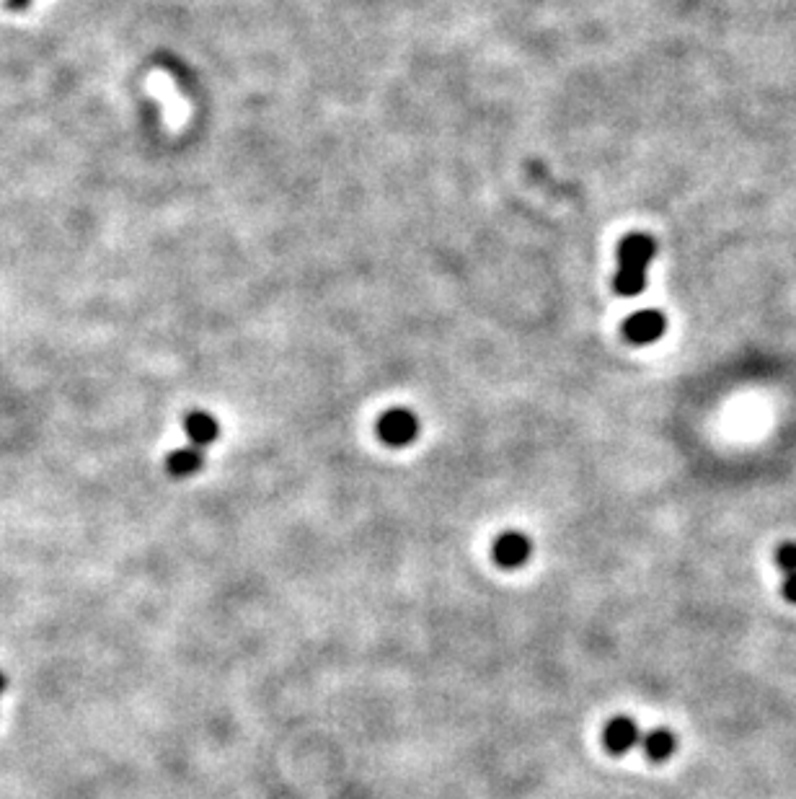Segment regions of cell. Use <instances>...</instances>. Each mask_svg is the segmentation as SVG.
Segmentation results:
<instances>
[{
  "mask_svg": "<svg viewBox=\"0 0 796 799\" xmlns=\"http://www.w3.org/2000/svg\"><path fill=\"white\" fill-rule=\"evenodd\" d=\"M657 244L647 233H631L618 246V272H616V293L634 298L647 285V269L654 259Z\"/></svg>",
  "mask_w": 796,
  "mask_h": 799,
  "instance_id": "6da1fadb",
  "label": "cell"
},
{
  "mask_svg": "<svg viewBox=\"0 0 796 799\" xmlns=\"http://www.w3.org/2000/svg\"><path fill=\"white\" fill-rule=\"evenodd\" d=\"M419 432L417 417L409 409H391L380 417L378 435L388 445H409Z\"/></svg>",
  "mask_w": 796,
  "mask_h": 799,
  "instance_id": "7a4b0ae2",
  "label": "cell"
},
{
  "mask_svg": "<svg viewBox=\"0 0 796 799\" xmlns=\"http://www.w3.org/2000/svg\"><path fill=\"white\" fill-rule=\"evenodd\" d=\"M667 321L660 311H639L623 321V337L631 344H652L665 334Z\"/></svg>",
  "mask_w": 796,
  "mask_h": 799,
  "instance_id": "3957f363",
  "label": "cell"
},
{
  "mask_svg": "<svg viewBox=\"0 0 796 799\" xmlns=\"http://www.w3.org/2000/svg\"><path fill=\"white\" fill-rule=\"evenodd\" d=\"M530 554V544L528 538L520 536V533H504L502 538L494 546V556L497 562L504 564V567H517L523 564Z\"/></svg>",
  "mask_w": 796,
  "mask_h": 799,
  "instance_id": "277c9868",
  "label": "cell"
},
{
  "mask_svg": "<svg viewBox=\"0 0 796 799\" xmlns=\"http://www.w3.org/2000/svg\"><path fill=\"white\" fill-rule=\"evenodd\" d=\"M184 430L189 435V443L197 445V448H205V445L215 443L218 440V422L205 412H192L187 419H184Z\"/></svg>",
  "mask_w": 796,
  "mask_h": 799,
  "instance_id": "5b68a950",
  "label": "cell"
},
{
  "mask_svg": "<svg viewBox=\"0 0 796 799\" xmlns=\"http://www.w3.org/2000/svg\"><path fill=\"white\" fill-rule=\"evenodd\" d=\"M636 737H639V732H636V725L631 722V719H613L608 725V730H605V745H608V750H613V753H623V750H629L631 745L636 743Z\"/></svg>",
  "mask_w": 796,
  "mask_h": 799,
  "instance_id": "8992f818",
  "label": "cell"
},
{
  "mask_svg": "<svg viewBox=\"0 0 796 799\" xmlns=\"http://www.w3.org/2000/svg\"><path fill=\"white\" fill-rule=\"evenodd\" d=\"M199 466H202V448H197V445L174 450L166 461L168 474L174 476H192L194 471H199Z\"/></svg>",
  "mask_w": 796,
  "mask_h": 799,
  "instance_id": "52a82bcc",
  "label": "cell"
},
{
  "mask_svg": "<svg viewBox=\"0 0 796 799\" xmlns=\"http://www.w3.org/2000/svg\"><path fill=\"white\" fill-rule=\"evenodd\" d=\"M776 564L784 572V598L796 603V544H784L776 551Z\"/></svg>",
  "mask_w": 796,
  "mask_h": 799,
  "instance_id": "ba28073f",
  "label": "cell"
},
{
  "mask_svg": "<svg viewBox=\"0 0 796 799\" xmlns=\"http://www.w3.org/2000/svg\"><path fill=\"white\" fill-rule=\"evenodd\" d=\"M644 748H647L649 758H654V761H662V758L672 756V750H675V737H672L667 730H657V732H652V735H647V740H644Z\"/></svg>",
  "mask_w": 796,
  "mask_h": 799,
  "instance_id": "9c48e42d",
  "label": "cell"
},
{
  "mask_svg": "<svg viewBox=\"0 0 796 799\" xmlns=\"http://www.w3.org/2000/svg\"><path fill=\"white\" fill-rule=\"evenodd\" d=\"M29 3H32V0H6V6L11 8V11H24Z\"/></svg>",
  "mask_w": 796,
  "mask_h": 799,
  "instance_id": "30bf717a",
  "label": "cell"
},
{
  "mask_svg": "<svg viewBox=\"0 0 796 799\" xmlns=\"http://www.w3.org/2000/svg\"><path fill=\"white\" fill-rule=\"evenodd\" d=\"M3 688H6V678L0 675V691H3Z\"/></svg>",
  "mask_w": 796,
  "mask_h": 799,
  "instance_id": "8fae6325",
  "label": "cell"
}]
</instances>
